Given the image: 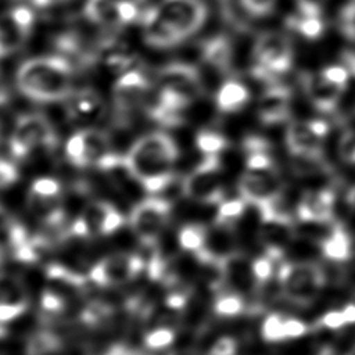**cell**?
Returning a JSON list of instances; mask_svg holds the SVG:
<instances>
[{
	"label": "cell",
	"mask_w": 355,
	"mask_h": 355,
	"mask_svg": "<svg viewBox=\"0 0 355 355\" xmlns=\"http://www.w3.org/2000/svg\"><path fill=\"white\" fill-rule=\"evenodd\" d=\"M208 15L202 0H161L143 17L144 40L154 47H172L194 35Z\"/></svg>",
	"instance_id": "6da1fadb"
},
{
	"label": "cell",
	"mask_w": 355,
	"mask_h": 355,
	"mask_svg": "<svg viewBox=\"0 0 355 355\" xmlns=\"http://www.w3.org/2000/svg\"><path fill=\"white\" fill-rule=\"evenodd\" d=\"M123 157L130 173L147 191L158 193L172 183L178 147L169 135L153 132L141 136Z\"/></svg>",
	"instance_id": "7a4b0ae2"
},
{
	"label": "cell",
	"mask_w": 355,
	"mask_h": 355,
	"mask_svg": "<svg viewBox=\"0 0 355 355\" xmlns=\"http://www.w3.org/2000/svg\"><path fill=\"white\" fill-rule=\"evenodd\" d=\"M72 78L71 64L57 55L26 60L15 75L18 90L40 103L65 100L72 92Z\"/></svg>",
	"instance_id": "3957f363"
},
{
	"label": "cell",
	"mask_w": 355,
	"mask_h": 355,
	"mask_svg": "<svg viewBox=\"0 0 355 355\" xmlns=\"http://www.w3.org/2000/svg\"><path fill=\"white\" fill-rule=\"evenodd\" d=\"M279 284L284 297L295 305H309L322 291L326 275L318 263H283L277 272Z\"/></svg>",
	"instance_id": "277c9868"
},
{
	"label": "cell",
	"mask_w": 355,
	"mask_h": 355,
	"mask_svg": "<svg viewBox=\"0 0 355 355\" xmlns=\"http://www.w3.org/2000/svg\"><path fill=\"white\" fill-rule=\"evenodd\" d=\"M255 68L254 75L270 79L291 68L293 47L288 37L279 32H265L259 35L254 46Z\"/></svg>",
	"instance_id": "5b68a950"
},
{
	"label": "cell",
	"mask_w": 355,
	"mask_h": 355,
	"mask_svg": "<svg viewBox=\"0 0 355 355\" xmlns=\"http://www.w3.org/2000/svg\"><path fill=\"white\" fill-rule=\"evenodd\" d=\"M219 168L220 161L218 154H202L198 164L182 180V193L200 202H222L223 184L219 178Z\"/></svg>",
	"instance_id": "8992f818"
},
{
	"label": "cell",
	"mask_w": 355,
	"mask_h": 355,
	"mask_svg": "<svg viewBox=\"0 0 355 355\" xmlns=\"http://www.w3.org/2000/svg\"><path fill=\"white\" fill-rule=\"evenodd\" d=\"M55 144V132L49 119L40 114L19 116L10 137V151L17 158L26 157L36 148H53Z\"/></svg>",
	"instance_id": "52a82bcc"
},
{
	"label": "cell",
	"mask_w": 355,
	"mask_h": 355,
	"mask_svg": "<svg viewBox=\"0 0 355 355\" xmlns=\"http://www.w3.org/2000/svg\"><path fill=\"white\" fill-rule=\"evenodd\" d=\"M169 212L171 205L165 198L150 197L136 204L130 215V225L141 244H157L168 223Z\"/></svg>",
	"instance_id": "ba28073f"
},
{
	"label": "cell",
	"mask_w": 355,
	"mask_h": 355,
	"mask_svg": "<svg viewBox=\"0 0 355 355\" xmlns=\"http://www.w3.org/2000/svg\"><path fill=\"white\" fill-rule=\"evenodd\" d=\"M123 218L121 212L107 201L93 200L72 222L68 233L76 237L94 234H111L121 227Z\"/></svg>",
	"instance_id": "9c48e42d"
},
{
	"label": "cell",
	"mask_w": 355,
	"mask_h": 355,
	"mask_svg": "<svg viewBox=\"0 0 355 355\" xmlns=\"http://www.w3.org/2000/svg\"><path fill=\"white\" fill-rule=\"evenodd\" d=\"M146 263L135 254H114L96 263L89 273L90 282L100 287H115L125 284L139 276Z\"/></svg>",
	"instance_id": "30bf717a"
},
{
	"label": "cell",
	"mask_w": 355,
	"mask_h": 355,
	"mask_svg": "<svg viewBox=\"0 0 355 355\" xmlns=\"http://www.w3.org/2000/svg\"><path fill=\"white\" fill-rule=\"evenodd\" d=\"M158 89L179 97L190 105L202 93L201 75L190 64L172 62L158 71Z\"/></svg>",
	"instance_id": "8fae6325"
},
{
	"label": "cell",
	"mask_w": 355,
	"mask_h": 355,
	"mask_svg": "<svg viewBox=\"0 0 355 355\" xmlns=\"http://www.w3.org/2000/svg\"><path fill=\"white\" fill-rule=\"evenodd\" d=\"M111 154L107 133L96 129H83L72 135L65 146V155L76 166L100 165Z\"/></svg>",
	"instance_id": "7c38bea8"
},
{
	"label": "cell",
	"mask_w": 355,
	"mask_h": 355,
	"mask_svg": "<svg viewBox=\"0 0 355 355\" xmlns=\"http://www.w3.org/2000/svg\"><path fill=\"white\" fill-rule=\"evenodd\" d=\"M148 89L147 78L139 71H129L118 78L112 89V100L119 123L128 121L144 104Z\"/></svg>",
	"instance_id": "4fadbf2b"
},
{
	"label": "cell",
	"mask_w": 355,
	"mask_h": 355,
	"mask_svg": "<svg viewBox=\"0 0 355 355\" xmlns=\"http://www.w3.org/2000/svg\"><path fill=\"white\" fill-rule=\"evenodd\" d=\"M240 197L257 208L280 200L283 184L275 171H254L247 169L239 179Z\"/></svg>",
	"instance_id": "5bb4252c"
},
{
	"label": "cell",
	"mask_w": 355,
	"mask_h": 355,
	"mask_svg": "<svg viewBox=\"0 0 355 355\" xmlns=\"http://www.w3.org/2000/svg\"><path fill=\"white\" fill-rule=\"evenodd\" d=\"M327 133L324 121H293L286 130V147L291 155H322V141Z\"/></svg>",
	"instance_id": "9a60e30c"
},
{
	"label": "cell",
	"mask_w": 355,
	"mask_h": 355,
	"mask_svg": "<svg viewBox=\"0 0 355 355\" xmlns=\"http://www.w3.org/2000/svg\"><path fill=\"white\" fill-rule=\"evenodd\" d=\"M35 22L33 12L17 7L0 18V58L15 53L31 33Z\"/></svg>",
	"instance_id": "2e32d148"
},
{
	"label": "cell",
	"mask_w": 355,
	"mask_h": 355,
	"mask_svg": "<svg viewBox=\"0 0 355 355\" xmlns=\"http://www.w3.org/2000/svg\"><path fill=\"white\" fill-rule=\"evenodd\" d=\"M85 14L87 19L97 25L116 28L135 21L139 8L129 0H87Z\"/></svg>",
	"instance_id": "e0dca14e"
},
{
	"label": "cell",
	"mask_w": 355,
	"mask_h": 355,
	"mask_svg": "<svg viewBox=\"0 0 355 355\" xmlns=\"http://www.w3.org/2000/svg\"><path fill=\"white\" fill-rule=\"evenodd\" d=\"M297 215L302 222H331L334 218V193L329 189L306 191L297 205Z\"/></svg>",
	"instance_id": "ac0fdd59"
},
{
	"label": "cell",
	"mask_w": 355,
	"mask_h": 355,
	"mask_svg": "<svg viewBox=\"0 0 355 355\" xmlns=\"http://www.w3.org/2000/svg\"><path fill=\"white\" fill-rule=\"evenodd\" d=\"M291 93L284 86L266 89L258 103V118L263 125H276L290 118Z\"/></svg>",
	"instance_id": "d6986e66"
},
{
	"label": "cell",
	"mask_w": 355,
	"mask_h": 355,
	"mask_svg": "<svg viewBox=\"0 0 355 355\" xmlns=\"http://www.w3.org/2000/svg\"><path fill=\"white\" fill-rule=\"evenodd\" d=\"M302 85L305 94L311 104L322 112H331L343 94V89L330 83L322 72L305 73L302 76Z\"/></svg>",
	"instance_id": "ffe728a7"
},
{
	"label": "cell",
	"mask_w": 355,
	"mask_h": 355,
	"mask_svg": "<svg viewBox=\"0 0 355 355\" xmlns=\"http://www.w3.org/2000/svg\"><path fill=\"white\" fill-rule=\"evenodd\" d=\"M223 266L226 284L232 286V288H234L236 291L250 293L258 286V282L252 273L251 262H247V259L241 254L232 252L225 257Z\"/></svg>",
	"instance_id": "44dd1931"
},
{
	"label": "cell",
	"mask_w": 355,
	"mask_h": 355,
	"mask_svg": "<svg viewBox=\"0 0 355 355\" xmlns=\"http://www.w3.org/2000/svg\"><path fill=\"white\" fill-rule=\"evenodd\" d=\"M67 100V112L71 119H90L101 110L100 96L92 89L72 90Z\"/></svg>",
	"instance_id": "7402d4cb"
},
{
	"label": "cell",
	"mask_w": 355,
	"mask_h": 355,
	"mask_svg": "<svg viewBox=\"0 0 355 355\" xmlns=\"http://www.w3.org/2000/svg\"><path fill=\"white\" fill-rule=\"evenodd\" d=\"M322 252L326 258L337 262H344L352 255V241L343 225H333L331 230L320 243Z\"/></svg>",
	"instance_id": "603a6c76"
},
{
	"label": "cell",
	"mask_w": 355,
	"mask_h": 355,
	"mask_svg": "<svg viewBox=\"0 0 355 355\" xmlns=\"http://www.w3.org/2000/svg\"><path fill=\"white\" fill-rule=\"evenodd\" d=\"M24 226L0 205V252L17 251L28 241Z\"/></svg>",
	"instance_id": "cb8c5ba5"
},
{
	"label": "cell",
	"mask_w": 355,
	"mask_h": 355,
	"mask_svg": "<svg viewBox=\"0 0 355 355\" xmlns=\"http://www.w3.org/2000/svg\"><path fill=\"white\" fill-rule=\"evenodd\" d=\"M216 107L222 112L240 111L250 100L248 89L237 80H226L216 93Z\"/></svg>",
	"instance_id": "d4e9b609"
},
{
	"label": "cell",
	"mask_w": 355,
	"mask_h": 355,
	"mask_svg": "<svg viewBox=\"0 0 355 355\" xmlns=\"http://www.w3.org/2000/svg\"><path fill=\"white\" fill-rule=\"evenodd\" d=\"M202 60L216 68L218 71L226 72L230 68L232 61V44L225 36H216L207 40L202 44Z\"/></svg>",
	"instance_id": "484cf974"
},
{
	"label": "cell",
	"mask_w": 355,
	"mask_h": 355,
	"mask_svg": "<svg viewBox=\"0 0 355 355\" xmlns=\"http://www.w3.org/2000/svg\"><path fill=\"white\" fill-rule=\"evenodd\" d=\"M0 305L28 308V295L22 282L12 275H0Z\"/></svg>",
	"instance_id": "4316f807"
},
{
	"label": "cell",
	"mask_w": 355,
	"mask_h": 355,
	"mask_svg": "<svg viewBox=\"0 0 355 355\" xmlns=\"http://www.w3.org/2000/svg\"><path fill=\"white\" fill-rule=\"evenodd\" d=\"M291 171L300 178L329 175L333 172L330 164L322 155H293Z\"/></svg>",
	"instance_id": "83f0119b"
},
{
	"label": "cell",
	"mask_w": 355,
	"mask_h": 355,
	"mask_svg": "<svg viewBox=\"0 0 355 355\" xmlns=\"http://www.w3.org/2000/svg\"><path fill=\"white\" fill-rule=\"evenodd\" d=\"M62 348L61 338L51 331L33 334L26 347V355H58Z\"/></svg>",
	"instance_id": "f1b7e54d"
},
{
	"label": "cell",
	"mask_w": 355,
	"mask_h": 355,
	"mask_svg": "<svg viewBox=\"0 0 355 355\" xmlns=\"http://www.w3.org/2000/svg\"><path fill=\"white\" fill-rule=\"evenodd\" d=\"M207 239H208V233L201 225H186L180 229L178 234L179 245L183 250L191 251L194 254L201 251L205 247Z\"/></svg>",
	"instance_id": "f546056e"
},
{
	"label": "cell",
	"mask_w": 355,
	"mask_h": 355,
	"mask_svg": "<svg viewBox=\"0 0 355 355\" xmlns=\"http://www.w3.org/2000/svg\"><path fill=\"white\" fill-rule=\"evenodd\" d=\"M245 302L239 293H225L219 295L214 302V311L219 316L232 318L243 313Z\"/></svg>",
	"instance_id": "4dcf8cb0"
},
{
	"label": "cell",
	"mask_w": 355,
	"mask_h": 355,
	"mask_svg": "<svg viewBox=\"0 0 355 355\" xmlns=\"http://www.w3.org/2000/svg\"><path fill=\"white\" fill-rule=\"evenodd\" d=\"M245 201L240 197L236 200H226L219 202V208L216 212L215 222L220 227H229L233 222H236L244 212Z\"/></svg>",
	"instance_id": "1f68e13d"
},
{
	"label": "cell",
	"mask_w": 355,
	"mask_h": 355,
	"mask_svg": "<svg viewBox=\"0 0 355 355\" xmlns=\"http://www.w3.org/2000/svg\"><path fill=\"white\" fill-rule=\"evenodd\" d=\"M196 146L202 154H218L222 153L226 146L227 140L223 135L214 132V130H201L196 136Z\"/></svg>",
	"instance_id": "d6a6232c"
},
{
	"label": "cell",
	"mask_w": 355,
	"mask_h": 355,
	"mask_svg": "<svg viewBox=\"0 0 355 355\" xmlns=\"http://www.w3.org/2000/svg\"><path fill=\"white\" fill-rule=\"evenodd\" d=\"M284 318L280 313H270L262 323L261 334L268 343H280L286 340L284 334Z\"/></svg>",
	"instance_id": "836d02e7"
},
{
	"label": "cell",
	"mask_w": 355,
	"mask_h": 355,
	"mask_svg": "<svg viewBox=\"0 0 355 355\" xmlns=\"http://www.w3.org/2000/svg\"><path fill=\"white\" fill-rule=\"evenodd\" d=\"M175 340V331L169 326H158L144 336V344L150 349H161L171 345Z\"/></svg>",
	"instance_id": "e575fe53"
},
{
	"label": "cell",
	"mask_w": 355,
	"mask_h": 355,
	"mask_svg": "<svg viewBox=\"0 0 355 355\" xmlns=\"http://www.w3.org/2000/svg\"><path fill=\"white\" fill-rule=\"evenodd\" d=\"M67 306V298L57 293L54 288L47 287L40 297V308L46 313H60Z\"/></svg>",
	"instance_id": "d590c367"
},
{
	"label": "cell",
	"mask_w": 355,
	"mask_h": 355,
	"mask_svg": "<svg viewBox=\"0 0 355 355\" xmlns=\"http://www.w3.org/2000/svg\"><path fill=\"white\" fill-rule=\"evenodd\" d=\"M275 258L265 254L263 257H259L257 259H254L251 262L252 266V273L258 282V284H263L266 283L272 275H273V263H275Z\"/></svg>",
	"instance_id": "8d00e7d4"
},
{
	"label": "cell",
	"mask_w": 355,
	"mask_h": 355,
	"mask_svg": "<svg viewBox=\"0 0 355 355\" xmlns=\"http://www.w3.org/2000/svg\"><path fill=\"white\" fill-rule=\"evenodd\" d=\"M340 158L349 165H355V130H345L338 141Z\"/></svg>",
	"instance_id": "74e56055"
},
{
	"label": "cell",
	"mask_w": 355,
	"mask_h": 355,
	"mask_svg": "<svg viewBox=\"0 0 355 355\" xmlns=\"http://www.w3.org/2000/svg\"><path fill=\"white\" fill-rule=\"evenodd\" d=\"M322 75L334 86L345 90L348 79H349V71L344 65H329L324 69L320 71Z\"/></svg>",
	"instance_id": "f35d334b"
},
{
	"label": "cell",
	"mask_w": 355,
	"mask_h": 355,
	"mask_svg": "<svg viewBox=\"0 0 355 355\" xmlns=\"http://www.w3.org/2000/svg\"><path fill=\"white\" fill-rule=\"evenodd\" d=\"M340 28L348 39L355 40V1L343 8L340 14Z\"/></svg>",
	"instance_id": "ab89813d"
},
{
	"label": "cell",
	"mask_w": 355,
	"mask_h": 355,
	"mask_svg": "<svg viewBox=\"0 0 355 355\" xmlns=\"http://www.w3.org/2000/svg\"><path fill=\"white\" fill-rule=\"evenodd\" d=\"M243 7L252 15H266L276 4V0H241Z\"/></svg>",
	"instance_id": "60d3db41"
},
{
	"label": "cell",
	"mask_w": 355,
	"mask_h": 355,
	"mask_svg": "<svg viewBox=\"0 0 355 355\" xmlns=\"http://www.w3.org/2000/svg\"><path fill=\"white\" fill-rule=\"evenodd\" d=\"M345 324H348V323H347L343 309L341 311H330V312L324 313L319 320V326L329 329V330H337Z\"/></svg>",
	"instance_id": "b9f144b4"
},
{
	"label": "cell",
	"mask_w": 355,
	"mask_h": 355,
	"mask_svg": "<svg viewBox=\"0 0 355 355\" xmlns=\"http://www.w3.org/2000/svg\"><path fill=\"white\" fill-rule=\"evenodd\" d=\"M237 343L232 337H220L218 338L209 349V355H236Z\"/></svg>",
	"instance_id": "7bdbcfd3"
},
{
	"label": "cell",
	"mask_w": 355,
	"mask_h": 355,
	"mask_svg": "<svg viewBox=\"0 0 355 355\" xmlns=\"http://www.w3.org/2000/svg\"><path fill=\"white\" fill-rule=\"evenodd\" d=\"M309 331V327L294 318H284V334H286V340L287 338H297L301 337L304 334H306Z\"/></svg>",
	"instance_id": "ee69618b"
},
{
	"label": "cell",
	"mask_w": 355,
	"mask_h": 355,
	"mask_svg": "<svg viewBox=\"0 0 355 355\" xmlns=\"http://www.w3.org/2000/svg\"><path fill=\"white\" fill-rule=\"evenodd\" d=\"M17 179H18L17 168L11 162L0 158V189H4L12 184Z\"/></svg>",
	"instance_id": "f6af8a7d"
},
{
	"label": "cell",
	"mask_w": 355,
	"mask_h": 355,
	"mask_svg": "<svg viewBox=\"0 0 355 355\" xmlns=\"http://www.w3.org/2000/svg\"><path fill=\"white\" fill-rule=\"evenodd\" d=\"M343 312H344V316H345L348 324L355 323V302H351V304L345 305L343 308Z\"/></svg>",
	"instance_id": "bcb514c9"
},
{
	"label": "cell",
	"mask_w": 355,
	"mask_h": 355,
	"mask_svg": "<svg viewBox=\"0 0 355 355\" xmlns=\"http://www.w3.org/2000/svg\"><path fill=\"white\" fill-rule=\"evenodd\" d=\"M344 67L349 71V73L355 75V53H347L344 54Z\"/></svg>",
	"instance_id": "7dc6e473"
},
{
	"label": "cell",
	"mask_w": 355,
	"mask_h": 355,
	"mask_svg": "<svg viewBox=\"0 0 355 355\" xmlns=\"http://www.w3.org/2000/svg\"><path fill=\"white\" fill-rule=\"evenodd\" d=\"M345 200H347V204H348L352 209H355V186H352V187L347 191Z\"/></svg>",
	"instance_id": "c3c4849f"
},
{
	"label": "cell",
	"mask_w": 355,
	"mask_h": 355,
	"mask_svg": "<svg viewBox=\"0 0 355 355\" xmlns=\"http://www.w3.org/2000/svg\"><path fill=\"white\" fill-rule=\"evenodd\" d=\"M8 101V90L7 87L0 82V105L6 104Z\"/></svg>",
	"instance_id": "681fc988"
},
{
	"label": "cell",
	"mask_w": 355,
	"mask_h": 355,
	"mask_svg": "<svg viewBox=\"0 0 355 355\" xmlns=\"http://www.w3.org/2000/svg\"><path fill=\"white\" fill-rule=\"evenodd\" d=\"M61 1H65V0H32V3L35 6H39V7H47L50 4H54V3H61Z\"/></svg>",
	"instance_id": "f907efd6"
},
{
	"label": "cell",
	"mask_w": 355,
	"mask_h": 355,
	"mask_svg": "<svg viewBox=\"0 0 355 355\" xmlns=\"http://www.w3.org/2000/svg\"><path fill=\"white\" fill-rule=\"evenodd\" d=\"M169 355H198L197 351L191 349V348H186V349H180V351H176V352H172Z\"/></svg>",
	"instance_id": "816d5d0a"
},
{
	"label": "cell",
	"mask_w": 355,
	"mask_h": 355,
	"mask_svg": "<svg viewBox=\"0 0 355 355\" xmlns=\"http://www.w3.org/2000/svg\"><path fill=\"white\" fill-rule=\"evenodd\" d=\"M345 355H355V347H354L352 349H349V351H348Z\"/></svg>",
	"instance_id": "f5cc1de1"
},
{
	"label": "cell",
	"mask_w": 355,
	"mask_h": 355,
	"mask_svg": "<svg viewBox=\"0 0 355 355\" xmlns=\"http://www.w3.org/2000/svg\"><path fill=\"white\" fill-rule=\"evenodd\" d=\"M0 139H1V126H0Z\"/></svg>",
	"instance_id": "db71d44e"
},
{
	"label": "cell",
	"mask_w": 355,
	"mask_h": 355,
	"mask_svg": "<svg viewBox=\"0 0 355 355\" xmlns=\"http://www.w3.org/2000/svg\"><path fill=\"white\" fill-rule=\"evenodd\" d=\"M315 1H318V0H315Z\"/></svg>",
	"instance_id": "11a10c76"
}]
</instances>
